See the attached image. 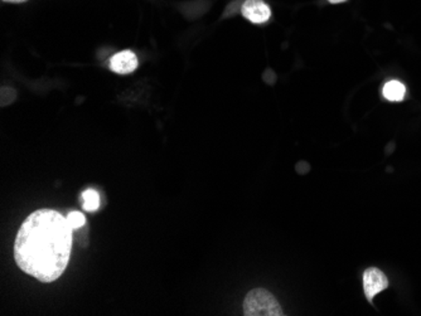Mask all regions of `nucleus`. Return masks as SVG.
Masks as SVG:
<instances>
[{
    "mask_svg": "<svg viewBox=\"0 0 421 316\" xmlns=\"http://www.w3.org/2000/svg\"><path fill=\"white\" fill-rule=\"evenodd\" d=\"M72 248V228L62 214L35 211L23 222L14 243L17 265L38 281L53 282L67 267Z\"/></svg>",
    "mask_w": 421,
    "mask_h": 316,
    "instance_id": "1",
    "label": "nucleus"
},
{
    "mask_svg": "<svg viewBox=\"0 0 421 316\" xmlns=\"http://www.w3.org/2000/svg\"><path fill=\"white\" fill-rule=\"evenodd\" d=\"M243 315L282 316L283 309L268 290L255 289L250 291L245 297Z\"/></svg>",
    "mask_w": 421,
    "mask_h": 316,
    "instance_id": "2",
    "label": "nucleus"
},
{
    "mask_svg": "<svg viewBox=\"0 0 421 316\" xmlns=\"http://www.w3.org/2000/svg\"><path fill=\"white\" fill-rule=\"evenodd\" d=\"M387 288H388V280L379 268H367L363 272V290L368 301H372L375 296L380 294L381 291L386 290Z\"/></svg>",
    "mask_w": 421,
    "mask_h": 316,
    "instance_id": "3",
    "label": "nucleus"
},
{
    "mask_svg": "<svg viewBox=\"0 0 421 316\" xmlns=\"http://www.w3.org/2000/svg\"><path fill=\"white\" fill-rule=\"evenodd\" d=\"M241 13L248 21L261 24L270 19L271 10L263 0H246L242 6Z\"/></svg>",
    "mask_w": 421,
    "mask_h": 316,
    "instance_id": "4",
    "label": "nucleus"
},
{
    "mask_svg": "<svg viewBox=\"0 0 421 316\" xmlns=\"http://www.w3.org/2000/svg\"><path fill=\"white\" fill-rule=\"evenodd\" d=\"M138 57L132 51H121L112 55L110 69L119 75H129L138 69Z\"/></svg>",
    "mask_w": 421,
    "mask_h": 316,
    "instance_id": "5",
    "label": "nucleus"
},
{
    "mask_svg": "<svg viewBox=\"0 0 421 316\" xmlns=\"http://www.w3.org/2000/svg\"><path fill=\"white\" fill-rule=\"evenodd\" d=\"M405 92H406L405 86L399 81H390L384 86V89H382L384 97L393 103L401 101L405 96Z\"/></svg>",
    "mask_w": 421,
    "mask_h": 316,
    "instance_id": "6",
    "label": "nucleus"
},
{
    "mask_svg": "<svg viewBox=\"0 0 421 316\" xmlns=\"http://www.w3.org/2000/svg\"><path fill=\"white\" fill-rule=\"evenodd\" d=\"M83 209L89 212H95L100 207V195L94 189H87L83 193Z\"/></svg>",
    "mask_w": 421,
    "mask_h": 316,
    "instance_id": "7",
    "label": "nucleus"
},
{
    "mask_svg": "<svg viewBox=\"0 0 421 316\" xmlns=\"http://www.w3.org/2000/svg\"><path fill=\"white\" fill-rule=\"evenodd\" d=\"M67 220H69V226L72 229H78V228L83 227V225L86 223L85 216L80 212H71L67 217Z\"/></svg>",
    "mask_w": 421,
    "mask_h": 316,
    "instance_id": "8",
    "label": "nucleus"
},
{
    "mask_svg": "<svg viewBox=\"0 0 421 316\" xmlns=\"http://www.w3.org/2000/svg\"><path fill=\"white\" fill-rule=\"evenodd\" d=\"M332 4H338V3H345L347 0H328Z\"/></svg>",
    "mask_w": 421,
    "mask_h": 316,
    "instance_id": "9",
    "label": "nucleus"
},
{
    "mask_svg": "<svg viewBox=\"0 0 421 316\" xmlns=\"http://www.w3.org/2000/svg\"><path fill=\"white\" fill-rule=\"evenodd\" d=\"M3 1H8V3H24L27 0H3Z\"/></svg>",
    "mask_w": 421,
    "mask_h": 316,
    "instance_id": "10",
    "label": "nucleus"
}]
</instances>
